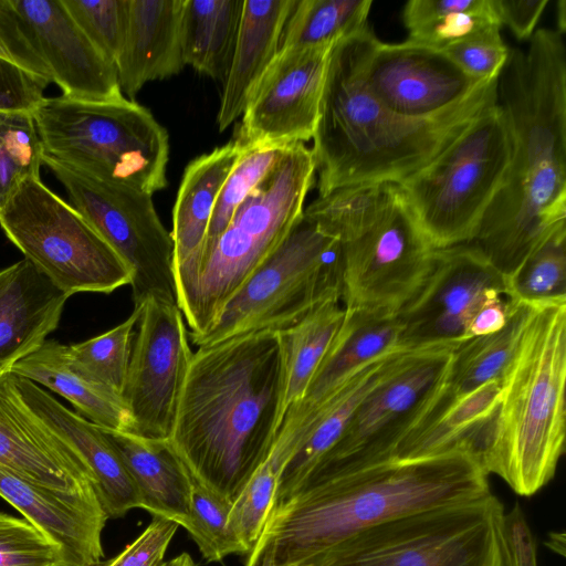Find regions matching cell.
Returning a JSON list of instances; mask_svg holds the SVG:
<instances>
[{
	"label": "cell",
	"mask_w": 566,
	"mask_h": 566,
	"mask_svg": "<svg viewBox=\"0 0 566 566\" xmlns=\"http://www.w3.org/2000/svg\"><path fill=\"white\" fill-rule=\"evenodd\" d=\"M507 296L532 305L566 301V227L557 230L507 279Z\"/></svg>",
	"instance_id": "74e56055"
},
{
	"label": "cell",
	"mask_w": 566,
	"mask_h": 566,
	"mask_svg": "<svg viewBox=\"0 0 566 566\" xmlns=\"http://www.w3.org/2000/svg\"><path fill=\"white\" fill-rule=\"evenodd\" d=\"M505 510L492 492L359 531L303 566H509Z\"/></svg>",
	"instance_id": "9c48e42d"
},
{
	"label": "cell",
	"mask_w": 566,
	"mask_h": 566,
	"mask_svg": "<svg viewBox=\"0 0 566 566\" xmlns=\"http://www.w3.org/2000/svg\"><path fill=\"white\" fill-rule=\"evenodd\" d=\"M566 301L536 305L502 378L478 461L518 495L555 475L565 451Z\"/></svg>",
	"instance_id": "5b68a950"
},
{
	"label": "cell",
	"mask_w": 566,
	"mask_h": 566,
	"mask_svg": "<svg viewBox=\"0 0 566 566\" xmlns=\"http://www.w3.org/2000/svg\"><path fill=\"white\" fill-rule=\"evenodd\" d=\"M7 238L69 296L109 294L130 284L132 270L107 241L40 177L25 179L0 209Z\"/></svg>",
	"instance_id": "7c38bea8"
},
{
	"label": "cell",
	"mask_w": 566,
	"mask_h": 566,
	"mask_svg": "<svg viewBox=\"0 0 566 566\" xmlns=\"http://www.w3.org/2000/svg\"><path fill=\"white\" fill-rule=\"evenodd\" d=\"M493 27L451 43L442 51L468 75L486 81L497 78L506 64L510 49Z\"/></svg>",
	"instance_id": "7bdbcfd3"
},
{
	"label": "cell",
	"mask_w": 566,
	"mask_h": 566,
	"mask_svg": "<svg viewBox=\"0 0 566 566\" xmlns=\"http://www.w3.org/2000/svg\"><path fill=\"white\" fill-rule=\"evenodd\" d=\"M287 147L289 146H262L242 148L240 158L227 177L217 197L205 247L195 276L189 285L193 282L199 268L220 234L229 224L235 211L268 176ZM189 285L186 289H188ZM185 290L179 292L178 295Z\"/></svg>",
	"instance_id": "d590c367"
},
{
	"label": "cell",
	"mask_w": 566,
	"mask_h": 566,
	"mask_svg": "<svg viewBox=\"0 0 566 566\" xmlns=\"http://www.w3.org/2000/svg\"><path fill=\"white\" fill-rule=\"evenodd\" d=\"M0 467L57 490L95 489L84 460L28 407L11 371L0 375Z\"/></svg>",
	"instance_id": "ffe728a7"
},
{
	"label": "cell",
	"mask_w": 566,
	"mask_h": 566,
	"mask_svg": "<svg viewBox=\"0 0 566 566\" xmlns=\"http://www.w3.org/2000/svg\"><path fill=\"white\" fill-rule=\"evenodd\" d=\"M303 212L342 243L345 308L398 315L422 287L436 249L398 184L344 187Z\"/></svg>",
	"instance_id": "8992f818"
},
{
	"label": "cell",
	"mask_w": 566,
	"mask_h": 566,
	"mask_svg": "<svg viewBox=\"0 0 566 566\" xmlns=\"http://www.w3.org/2000/svg\"><path fill=\"white\" fill-rule=\"evenodd\" d=\"M296 0H244L232 60L223 81L217 123L228 128L244 112L258 82L275 57Z\"/></svg>",
	"instance_id": "83f0119b"
},
{
	"label": "cell",
	"mask_w": 566,
	"mask_h": 566,
	"mask_svg": "<svg viewBox=\"0 0 566 566\" xmlns=\"http://www.w3.org/2000/svg\"><path fill=\"white\" fill-rule=\"evenodd\" d=\"M408 41L442 50L501 27L493 0H410L402 10Z\"/></svg>",
	"instance_id": "836d02e7"
},
{
	"label": "cell",
	"mask_w": 566,
	"mask_h": 566,
	"mask_svg": "<svg viewBox=\"0 0 566 566\" xmlns=\"http://www.w3.org/2000/svg\"><path fill=\"white\" fill-rule=\"evenodd\" d=\"M17 386L28 407L84 460L108 518L140 507L135 481L101 427L67 409L30 379L17 376Z\"/></svg>",
	"instance_id": "603a6c76"
},
{
	"label": "cell",
	"mask_w": 566,
	"mask_h": 566,
	"mask_svg": "<svg viewBox=\"0 0 566 566\" xmlns=\"http://www.w3.org/2000/svg\"><path fill=\"white\" fill-rule=\"evenodd\" d=\"M0 566H63L59 546L25 518L0 512Z\"/></svg>",
	"instance_id": "b9f144b4"
},
{
	"label": "cell",
	"mask_w": 566,
	"mask_h": 566,
	"mask_svg": "<svg viewBox=\"0 0 566 566\" xmlns=\"http://www.w3.org/2000/svg\"><path fill=\"white\" fill-rule=\"evenodd\" d=\"M42 146L30 113L0 112V209L31 177H40Z\"/></svg>",
	"instance_id": "ab89813d"
},
{
	"label": "cell",
	"mask_w": 566,
	"mask_h": 566,
	"mask_svg": "<svg viewBox=\"0 0 566 566\" xmlns=\"http://www.w3.org/2000/svg\"><path fill=\"white\" fill-rule=\"evenodd\" d=\"M122 455L140 496V509L185 527L191 474L170 440L102 428Z\"/></svg>",
	"instance_id": "f1b7e54d"
},
{
	"label": "cell",
	"mask_w": 566,
	"mask_h": 566,
	"mask_svg": "<svg viewBox=\"0 0 566 566\" xmlns=\"http://www.w3.org/2000/svg\"><path fill=\"white\" fill-rule=\"evenodd\" d=\"M241 154L232 140L195 158L184 171L172 210L177 297L195 276L217 197Z\"/></svg>",
	"instance_id": "484cf974"
},
{
	"label": "cell",
	"mask_w": 566,
	"mask_h": 566,
	"mask_svg": "<svg viewBox=\"0 0 566 566\" xmlns=\"http://www.w3.org/2000/svg\"><path fill=\"white\" fill-rule=\"evenodd\" d=\"M284 386L280 332L229 338L192 355L169 440L190 473L231 503L273 449Z\"/></svg>",
	"instance_id": "7a4b0ae2"
},
{
	"label": "cell",
	"mask_w": 566,
	"mask_h": 566,
	"mask_svg": "<svg viewBox=\"0 0 566 566\" xmlns=\"http://www.w3.org/2000/svg\"><path fill=\"white\" fill-rule=\"evenodd\" d=\"M0 496L59 546L63 566L102 563V533L108 516L94 488L57 490L0 467Z\"/></svg>",
	"instance_id": "44dd1931"
},
{
	"label": "cell",
	"mask_w": 566,
	"mask_h": 566,
	"mask_svg": "<svg viewBox=\"0 0 566 566\" xmlns=\"http://www.w3.org/2000/svg\"><path fill=\"white\" fill-rule=\"evenodd\" d=\"M343 271L340 241L303 213L209 329L190 339L202 347L251 333L282 332L321 304L342 301Z\"/></svg>",
	"instance_id": "30bf717a"
},
{
	"label": "cell",
	"mask_w": 566,
	"mask_h": 566,
	"mask_svg": "<svg viewBox=\"0 0 566 566\" xmlns=\"http://www.w3.org/2000/svg\"><path fill=\"white\" fill-rule=\"evenodd\" d=\"M139 306L123 398L130 433L168 440L193 352L177 304L149 298Z\"/></svg>",
	"instance_id": "9a60e30c"
},
{
	"label": "cell",
	"mask_w": 566,
	"mask_h": 566,
	"mask_svg": "<svg viewBox=\"0 0 566 566\" xmlns=\"http://www.w3.org/2000/svg\"><path fill=\"white\" fill-rule=\"evenodd\" d=\"M177 528L176 523L153 516L140 535L116 556L98 566H160Z\"/></svg>",
	"instance_id": "bcb514c9"
},
{
	"label": "cell",
	"mask_w": 566,
	"mask_h": 566,
	"mask_svg": "<svg viewBox=\"0 0 566 566\" xmlns=\"http://www.w3.org/2000/svg\"><path fill=\"white\" fill-rule=\"evenodd\" d=\"M507 279L473 243L436 249L431 271L417 295L398 313L399 347L463 342L464 323L491 291L507 295Z\"/></svg>",
	"instance_id": "ac0fdd59"
},
{
	"label": "cell",
	"mask_w": 566,
	"mask_h": 566,
	"mask_svg": "<svg viewBox=\"0 0 566 566\" xmlns=\"http://www.w3.org/2000/svg\"><path fill=\"white\" fill-rule=\"evenodd\" d=\"M332 49L312 154L318 197L349 186L399 184L441 154L484 109L497 102V78L467 99L427 118L398 115L367 90L361 75L364 35Z\"/></svg>",
	"instance_id": "277c9868"
},
{
	"label": "cell",
	"mask_w": 566,
	"mask_h": 566,
	"mask_svg": "<svg viewBox=\"0 0 566 566\" xmlns=\"http://www.w3.org/2000/svg\"><path fill=\"white\" fill-rule=\"evenodd\" d=\"M536 305L512 300L505 326L493 334L463 340L454 350L441 390L413 438L433 422L454 400L494 379H502Z\"/></svg>",
	"instance_id": "4dcf8cb0"
},
{
	"label": "cell",
	"mask_w": 566,
	"mask_h": 566,
	"mask_svg": "<svg viewBox=\"0 0 566 566\" xmlns=\"http://www.w3.org/2000/svg\"><path fill=\"white\" fill-rule=\"evenodd\" d=\"M461 343L403 348L361 399L338 442L305 480L390 461L431 408Z\"/></svg>",
	"instance_id": "4fadbf2b"
},
{
	"label": "cell",
	"mask_w": 566,
	"mask_h": 566,
	"mask_svg": "<svg viewBox=\"0 0 566 566\" xmlns=\"http://www.w3.org/2000/svg\"><path fill=\"white\" fill-rule=\"evenodd\" d=\"M0 56L52 82L33 36L12 0H0Z\"/></svg>",
	"instance_id": "ee69618b"
},
{
	"label": "cell",
	"mask_w": 566,
	"mask_h": 566,
	"mask_svg": "<svg viewBox=\"0 0 566 566\" xmlns=\"http://www.w3.org/2000/svg\"><path fill=\"white\" fill-rule=\"evenodd\" d=\"M184 7L185 0H128L125 39L115 62L122 93L133 98L146 83L184 69Z\"/></svg>",
	"instance_id": "d4e9b609"
},
{
	"label": "cell",
	"mask_w": 566,
	"mask_h": 566,
	"mask_svg": "<svg viewBox=\"0 0 566 566\" xmlns=\"http://www.w3.org/2000/svg\"><path fill=\"white\" fill-rule=\"evenodd\" d=\"M512 300L501 291H491L469 314L463 339L493 334L502 329L510 316Z\"/></svg>",
	"instance_id": "7dc6e473"
},
{
	"label": "cell",
	"mask_w": 566,
	"mask_h": 566,
	"mask_svg": "<svg viewBox=\"0 0 566 566\" xmlns=\"http://www.w3.org/2000/svg\"><path fill=\"white\" fill-rule=\"evenodd\" d=\"M51 80L0 56V112L30 113L45 98Z\"/></svg>",
	"instance_id": "f6af8a7d"
},
{
	"label": "cell",
	"mask_w": 566,
	"mask_h": 566,
	"mask_svg": "<svg viewBox=\"0 0 566 566\" xmlns=\"http://www.w3.org/2000/svg\"><path fill=\"white\" fill-rule=\"evenodd\" d=\"M497 103L511 137L503 184L473 243L510 279L566 227V49L563 34L538 29L510 50L497 78Z\"/></svg>",
	"instance_id": "6da1fadb"
},
{
	"label": "cell",
	"mask_w": 566,
	"mask_h": 566,
	"mask_svg": "<svg viewBox=\"0 0 566 566\" xmlns=\"http://www.w3.org/2000/svg\"><path fill=\"white\" fill-rule=\"evenodd\" d=\"M566 27V2L560 0L557 2V30L560 34H564Z\"/></svg>",
	"instance_id": "816d5d0a"
},
{
	"label": "cell",
	"mask_w": 566,
	"mask_h": 566,
	"mask_svg": "<svg viewBox=\"0 0 566 566\" xmlns=\"http://www.w3.org/2000/svg\"><path fill=\"white\" fill-rule=\"evenodd\" d=\"M345 312L342 301H328L280 332L285 370L283 418L292 406L303 399L344 321Z\"/></svg>",
	"instance_id": "d6a6232c"
},
{
	"label": "cell",
	"mask_w": 566,
	"mask_h": 566,
	"mask_svg": "<svg viewBox=\"0 0 566 566\" xmlns=\"http://www.w3.org/2000/svg\"><path fill=\"white\" fill-rule=\"evenodd\" d=\"M11 373L61 395L77 415L101 428L132 432L133 419L123 396L78 368L67 353V345L45 340L19 360Z\"/></svg>",
	"instance_id": "f546056e"
},
{
	"label": "cell",
	"mask_w": 566,
	"mask_h": 566,
	"mask_svg": "<svg viewBox=\"0 0 566 566\" xmlns=\"http://www.w3.org/2000/svg\"><path fill=\"white\" fill-rule=\"evenodd\" d=\"M510 159V132L496 102L434 159L398 184L434 249L473 241Z\"/></svg>",
	"instance_id": "8fae6325"
},
{
	"label": "cell",
	"mask_w": 566,
	"mask_h": 566,
	"mask_svg": "<svg viewBox=\"0 0 566 566\" xmlns=\"http://www.w3.org/2000/svg\"><path fill=\"white\" fill-rule=\"evenodd\" d=\"M42 164L64 187L72 206L132 270L134 306L149 298L178 305L174 241L151 195L97 180L43 154Z\"/></svg>",
	"instance_id": "5bb4252c"
},
{
	"label": "cell",
	"mask_w": 566,
	"mask_h": 566,
	"mask_svg": "<svg viewBox=\"0 0 566 566\" xmlns=\"http://www.w3.org/2000/svg\"><path fill=\"white\" fill-rule=\"evenodd\" d=\"M371 0H296L280 49L335 44L368 25Z\"/></svg>",
	"instance_id": "e575fe53"
},
{
	"label": "cell",
	"mask_w": 566,
	"mask_h": 566,
	"mask_svg": "<svg viewBox=\"0 0 566 566\" xmlns=\"http://www.w3.org/2000/svg\"><path fill=\"white\" fill-rule=\"evenodd\" d=\"M160 566H196V564L189 554L181 553L175 558L164 562Z\"/></svg>",
	"instance_id": "f907efd6"
},
{
	"label": "cell",
	"mask_w": 566,
	"mask_h": 566,
	"mask_svg": "<svg viewBox=\"0 0 566 566\" xmlns=\"http://www.w3.org/2000/svg\"><path fill=\"white\" fill-rule=\"evenodd\" d=\"M62 4L102 54L115 64L128 19V0H61Z\"/></svg>",
	"instance_id": "60d3db41"
},
{
	"label": "cell",
	"mask_w": 566,
	"mask_h": 566,
	"mask_svg": "<svg viewBox=\"0 0 566 566\" xmlns=\"http://www.w3.org/2000/svg\"><path fill=\"white\" fill-rule=\"evenodd\" d=\"M334 45L279 49L242 114L235 139L242 148L285 147L313 138Z\"/></svg>",
	"instance_id": "2e32d148"
},
{
	"label": "cell",
	"mask_w": 566,
	"mask_h": 566,
	"mask_svg": "<svg viewBox=\"0 0 566 566\" xmlns=\"http://www.w3.org/2000/svg\"><path fill=\"white\" fill-rule=\"evenodd\" d=\"M490 493L489 474L462 449L310 478L273 505L245 566H303L370 526Z\"/></svg>",
	"instance_id": "3957f363"
},
{
	"label": "cell",
	"mask_w": 566,
	"mask_h": 566,
	"mask_svg": "<svg viewBox=\"0 0 566 566\" xmlns=\"http://www.w3.org/2000/svg\"><path fill=\"white\" fill-rule=\"evenodd\" d=\"M505 538L509 566H537L535 539L517 504L505 513Z\"/></svg>",
	"instance_id": "681fc988"
},
{
	"label": "cell",
	"mask_w": 566,
	"mask_h": 566,
	"mask_svg": "<svg viewBox=\"0 0 566 566\" xmlns=\"http://www.w3.org/2000/svg\"><path fill=\"white\" fill-rule=\"evenodd\" d=\"M142 306H134L127 319L83 343L67 346L74 364L91 378L123 396L130 359L134 331Z\"/></svg>",
	"instance_id": "8d00e7d4"
},
{
	"label": "cell",
	"mask_w": 566,
	"mask_h": 566,
	"mask_svg": "<svg viewBox=\"0 0 566 566\" xmlns=\"http://www.w3.org/2000/svg\"><path fill=\"white\" fill-rule=\"evenodd\" d=\"M315 175L312 150L295 143L242 202L193 282L178 295L190 337L209 329L224 304L287 235L303 214Z\"/></svg>",
	"instance_id": "52a82bcc"
},
{
	"label": "cell",
	"mask_w": 566,
	"mask_h": 566,
	"mask_svg": "<svg viewBox=\"0 0 566 566\" xmlns=\"http://www.w3.org/2000/svg\"><path fill=\"white\" fill-rule=\"evenodd\" d=\"M361 75L379 103L410 118L436 116L485 82L468 75L442 50L408 40L382 42L370 27L364 35Z\"/></svg>",
	"instance_id": "e0dca14e"
},
{
	"label": "cell",
	"mask_w": 566,
	"mask_h": 566,
	"mask_svg": "<svg viewBox=\"0 0 566 566\" xmlns=\"http://www.w3.org/2000/svg\"><path fill=\"white\" fill-rule=\"evenodd\" d=\"M548 2V0H493V6L501 27H507L518 40H530Z\"/></svg>",
	"instance_id": "c3c4849f"
},
{
	"label": "cell",
	"mask_w": 566,
	"mask_h": 566,
	"mask_svg": "<svg viewBox=\"0 0 566 566\" xmlns=\"http://www.w3.org/2000/svg\"><path fill=\"white\" fill-rule=\"evenodd\" d=\"M244 0H185L181 45L185 65L224 81Z\"/></svg>",
	"instance_id": "1f68e13d"
},
{
	"label": "cell",
	"mask_w": 566,
	"mask_h": 566,
	"mask_svg": "<svg viewBox=\"0 0 566 566\" xmlns=\"http://www.w3.org/2000/svg\"><path fill=\"white\" fill-rule=\"evenodd\" d=\"M42 154L97 180L153 196L167 186L169 139L150 111L123 98L45 97L32 113Z\"/></svg>",
	"instance_id": "ba28073f"
},
{
	"label": "cell",
	"mask_w": 566,
	"mask_h": 566,
	"mask_svg": "<svg viewBox=\"0 0 566 566\" xmlns=\"http://www.w3.org/2000/svg\"><path fill=\"white\" fill-rule=\"evenodd\" d=\"M69 297L27 259L0 271V375L45 342Z\"/></svg>",
	"instance_id": "cb8c5ba5"
},
{
	"label": "cell",
	"mask_w": 566,
	"mask_h": 566,
	"mask_svg": "<svg viewBox=\"0 0 566 566\" xmlns=\"http://www.w3.org/2000/svg\"><path fill=\"white\" fill-rule=\"evenodd\" d=\"M12 3L63 97L91 103L125 98L115 64L92 43L61 0H12Z\"/></svg>",
	"instance_id": "d6986e66"
},
{
	"label": "cell",
	"mask_w": 566,
	"mask_h": 566,
	"mask_svg": "<svg viewBox=\"0 0 566 566\" xmlns=\"http://www.w3.org/2000/svg\"><path fill=\"white\" fill-rule=\"evenodd\" d=\"M402 349L370 361L294 424L279 429L273 450L287 461L279 478L274 504L293 493L334 448L361 399Z\"/></svg>",
	"instance_id": "7402d4cb"
},
{
	"label": "cell",
	"mask_w": 566,
	"mask_h": 566,
	"mask_svg": "<svg viewBox=\"0 0 566 566\" xmlns=\"http://www.w3.org/2000/svg\"><path fill=\"white\" fill-rule=\"evenodd\" d=\"M345 311L303 399L286 411L280 428L294 424L370 361L400 348L401 325L397 315L358 308Z\"/></svg>",
	"instance_id": "4316f807"
},
{
	"label": "cell",
	"mask_w": 566,
	"mask_h": 566,
	"mask_svg": "<svg viewBox=\"0 0 566 566\" xmlns=\"http://www.w3.org/2000/svg\"><path fill=\"white\" fill-rule=\"evenodd\" d=\"M231 507L230 501L209 490L191 474L189 514L185 528L207 562H220L231 554L247 555L229 527Z\"/></svg>",
	"instance_id": "f35d334b"
}]
</instances>
